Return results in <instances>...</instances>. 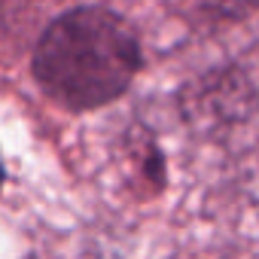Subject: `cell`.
Wrapping results in <instances>:
<instances>
[{"instance_id":"6da1fadb","label":"cell","mask_w":259,"mask_h":259,"mask_svg":"<svg viewBox=\"0 0 259 259\" xmlns=\"http://www.w3.org/2000/svg\"><path fill=\"white\" fill-rule=\"evenodd\" d=\"M141 70V43L122 16L79 7L58 16L34 49V79L64 110L116 101Z\"/></svg>"}]
</instances>
